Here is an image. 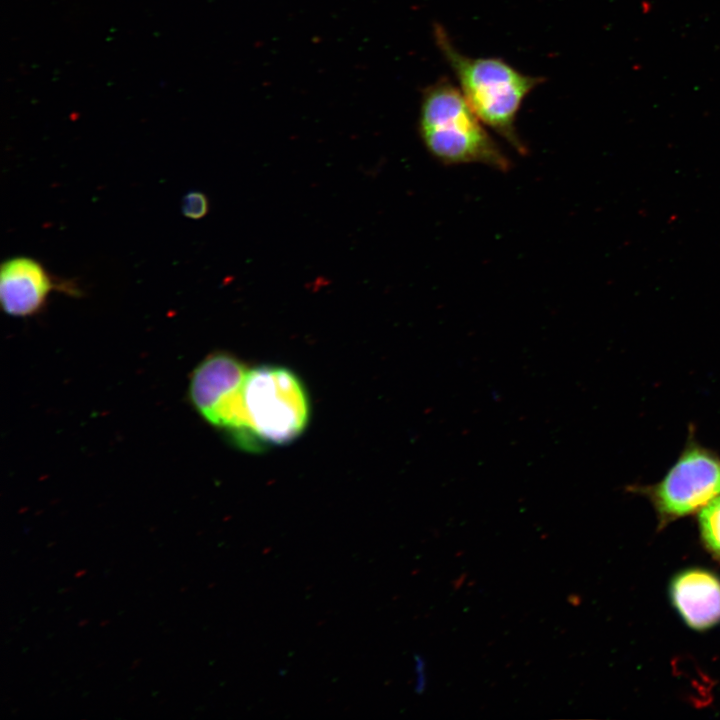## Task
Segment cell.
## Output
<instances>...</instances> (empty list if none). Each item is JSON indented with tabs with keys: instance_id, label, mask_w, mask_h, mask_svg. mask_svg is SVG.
Masks as SVG:
<instances>
[{
	"instance_id": "1",
	"label": "cell",
	"mask_w": 720,
	"mask_h": 720,
	"mask_svg": "<svg viewBox=\"0 0 720 720\" xmlns=\"http://www.w3.org/2000/svg\"><path fill=\"white\" fill-rule=\"evenodd\" d=\"M434 38L452 69L468 104L485 124L518 153L527 152L516 131V118L525 98L543 78L524 74L500 58H472L462 54L445 29L434 25Z\"/></svg>"
},
{
	"instance_id": "2",
	"label": "cell",
	"mask_w": 720,
	"mask_h": 720,
	"mask_svg": "<svg viewBox=\"0 0 720 720\" xmlns=\"http://www.w3.org/2000/svg\"><path fill=\"white\" fill-rule=\"evenodd\" d=\"M418 127L428 152L445 165L481 164L500 171L511 167L459 87L448 79L425 88Z\"/></svg>"
},
{
	"instance_id": "3",
	"label": "cell",
	"mask_w": 720,
	"mask_h": 720,
	"mask_svg": "<svg viewBox=\"0 0 720 720\" xmlns=\"http://www.w3.org/2000/svg\"><path fill=\"white\" fill-rule=\"evenodd\" d=\"M244 405L249 428L258 444H286L307 425L309 402L298 377L279 366L248 370Z\"/></svg>"
},
{
	"instance_id": "4",
	"label": "cell",
	"mask_w": 720,
	"mask_h": 720,
	"mask_svg": "<svg viewBox=\"0 0 720 720\" xmlns=\"http://www.w3.org/2000/svg\"><path fill=\"white\" fill-rule=\"evenodd\" d=\"M654 507L659 526L699 512L720 496V456L691 433L684 449L664 477L650 485L632 486Z\"/></svg>"
},
{
	"instance_id": "5",
	"label": "cell",
	"mask_w": 720,
	"mask_h": 720,
	"mask_svg": "<svg viewBox=\"0 0 720 720\" xmlns=\"http://www.w3.org/2000/svg\"><path fill=\"white\" fill-rule=\"evenodd\" d=\"M248 369L238 359L217 353L203 360L192 374L190 396L195 408L211 424L232 434L240 446L256 448L244 405Z\"/></svg>"
},
{
	"instance_id": "6",
	"label": "cell",
	"mask_w": 720,
	"mask_h": 720,
	"mask_svg": "<svg viewBox=\"0 0 720 720\" xmlns=\"http://www.w3.org/2000/svg\"><path fill=\"white\" fill-rule=\"evenodd\" d=\"M53 287L49 274L35 259L14 257L1 266L0 300L9 315L23 317L36 313Z\"/></svg>"
},
{
	"instance_id": "7",
	"label": "cell",
	"mask_w": 720,
	"mask_h": 720,
	"mask_svg": "<svg viewBox=\"0 0 720 720\" xmlns=\"http://www.w3.org/2000/svg\"><path fill=\"white\" fill-rule=\"evenodd\" d=\"M674 607L685 623L704 630L720 622V579L703 569H688L676 575L670 586Z\"/></svg>"
},
{
	"instance_id": "8",
	"label": "cell",
	"mask_w": 720,
	"mask_h": 720,
	"mask_svg": "<svg viewBox=\"0 0 720 720\" xmlns=\"http://www.w3.org/2000/svg\"><path fill=\"white\" fill-rule=\"evenodd\" d=\"M698 526L704 545L720 559V496L698 512Z\"/></svg>"
},
{
	"instance_id": "9",
	"label": "cell",
	"mask_w": 720,
	"mask_h": 720,
	"mask_svg": "<svg viewBox=\"0 0 720 720\" xmlns=\"http://www.w3.org/2000/svg\"><path fill=\"white\" fill-rule=\"evenodd\" d=\"M208 209V199L204 193L191 191L185 195L182 203V212L187 218L200 219L207 214Z\"/></svg>"
},
{
	"instance_id": "10",
	"label": "cell",
	"mask_w": 720,
	"mask_h": 720,
	"mask_svg": "<svg viewBox=\"0 0 720 720\" xmlns=\"http://www.w3.org/2000/svg\"><path fill=\"white\" fill-rule=\"evenodd\" d=\"M83 573H85V570H83V571H79V572H78V573L76 574V577H79V576H81V575H82Z\"/></svg>"
}]
</instances>
